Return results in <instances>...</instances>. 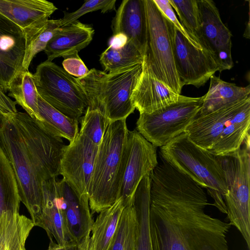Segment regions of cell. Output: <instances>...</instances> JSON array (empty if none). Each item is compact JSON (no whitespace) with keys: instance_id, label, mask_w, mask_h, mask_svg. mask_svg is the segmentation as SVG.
<instances>
[{"instance_id":"6da1fadb","label":"cell","mask_w":250,"mask_h":250,"mask_svg":"<svg viewBox=\"0 0 250 250\" xmlns=\"http://www.w3.org/2000/svg\"><path fill=\"white\" fill-rule=\"evenodd\" d=\"M203 188L167 162L151 173L149 227L152 250H229V223L205 211Z\"/></svg>"},{"instance_id":"7a4b0ae2","label":"cell","mask_w":250,"mask_h":250,"mask_svg":"<svg viewBox=\"0 0 250 250\" xmlns=\"http://www.w3.org/2000/svg\"><path fill=\"white\" fill-rule=\"evenodd\" d=\"M65 146L25 112L0 116V148L13 169L21 202L35 226L41 215L42 183L61 175Z\"/></svg>"},{"instance_id":"3957f363","label":"cell","mask_w":250,"mask_h":250,"mask_svg":"<svg viewBox=\"0 0 250 250\" xmlns=\"http://www.w3.org/2000/svg\"><path fill=\"white\" fill-rule=\"evenodd\" d=\"M128 131L126 120L112 123L99 145L88 194L92 214L111 206L120 198Z\"/></svg>"},{"instance_id":"277c9868","label":"cell","mask_w":250,"mask_h":250,"mask_svg":"<svg viewBox=\"0 0 250 250\" xmlns=\"http://www.w3.org/2000/svg\"><path fill=\"white\" fill-rule=\"evenodd\" d=\"M161 158L206 188L213 205L227 214L224 196L227 185L220 156L196 145L185 132L160 148Z\"/></svg>"},{"instance_id":"5b68a950","label":"cell","mask_w":250,"mask_h":250,"mask_svg":"<svg viewBox=\"0 0 250 250\" xmlns=\"http://www.w3.org/2000/svg\"><path fill=\"white\" fill-rule=\"evenodd\" d=\"M142 70L135 64L106 73L92 68L76 78L83 90L88 107L100 110L110 124L127 117L135 109L131 96Z\"/></svg>"},{"instance_id":"8992f818","label":"cell","mask_w":250,"mask_h":250,"mask_svg":"<svg viewBox=\"0 0 250 250\" xmlns=\"http://www.w3.org/2000/svg\"><path fill=\"white\" fill-rule=\"evenodd\" d=\"M250 137L233 154L220 156L227 190L224 196L227 219L240 231L250 249Z\"/></svg>"},{"instance_id":"52a82bcc","label":"cell","mask_w":250,"mask_h":250,"mask_svg":"<svg viewBox=\"0 0 250 250\" xmlns=\"http://www.w3.org/2000/svg\"><path fill=\"white\" fill-rule=\"evenodd\" d=\"M33 76L39 95L64 115L79 121L88 107V100L77 79L48 60L37 66Z\"/></svg>"},{"instance_id":"ba28073f","label":"cell","mask_w":250,"mask_h":250,"mask_svg":"<svg viewBox=\"0 0 250 250\" xmlns=\"http://www.w3.org/2000/svg\"><path fill=\"white\" fill-rule=\"evenodd\" d=\"M146 48L145 56L155 77L178 94L183 86L177 73L167 20L153 0H144Z\"/></svg>"},{"instance_id":"9c48e42d","label":"cell","mask_w":250,"mask_h":250,"mask_svg":"<svg viewBox=\"0 0 250 250\" xmlns=\"http://www.w3.org/2000/svg\"><path fill=\"white\" fill-rule=\"evenodd\" d=\"M201 106V97H191L151 113L140 114L137 130L154 146L161 147L185 132Z\"/></svg>"},{"instance_id":"30bf717a","label":"cell","mask_w":250,"mask_h":250,"mask_svg":"<svg viewBox=\"0 0 250 250\" xmlns=\"http://www.w3.org/2000/svg\"><path fill=\"white\" fill-rule=\"evenodd\" d=\"M167 20L174 64L182 85L197 88L204 85L219 72L218 65L209 53L193 45Z\"/></svg>"},{"instance_id":"8fae6325","label":"cell","mask_w":250,"mask_h":250,"mask_svg":"<svg viewBox=\"0 0 250 250\" xmlns=\"http://www.w3.org/2000/svg\"><path fill=\"white\" fill-rule=\"evenodd\" d=\"M158 164L156 147L137 130L129 131L119 195L125 207L133 204L140 182L146 174L152 172Z\"/></svg>"},{"instance_id":"7c38bea8","label":"cell","mask_w":250,"mask_h":250,"mask_svg":"<svg viewBox=\"0 0 250 250\" xmlns=\"http://www.w3.org/2000/svg\"><path fill=\"white\" fill-rule=\"evenodd\" d=\"M200 19V42L214 59L219 72L233 66L230 30L222 21L215 3L211 0H197Z\"/></svg>"},{"instance_id":"4fadbf2b","label":"cell","mask_w":250,"mask_h":250,"mask_svg":"<svg viewBox=\"0 0 250 250\" xmlns=\"http://www.w3.org/2000/svg\"><path fill=\"white\" fill-rule=\"evenodd\" d=\"M99 146L79 132L74 140L64 148L61 175L81 196L88 195Z\"/></svg>"},{"instance_id":"5bb4252c","label":"cell","mask_w":250,"mask_h":250,"mask_svg":"<svg viewBox=\"0 0 250 250\" xmlns=\"http://www.w3.org/2000/svg\"><path fill=\"white\" fill-rule=\"evenodd\" d=\"M57 181L56 177L42 183L41 215L35 226L43 229L49 239L53 237L58 244L67 250L75 249L78 244L72 238L67 226L64 205Z\"/></svg>"},{"instance_id":"9a60e30c","label":"cell","mask_w":250,"mask_h":250,"mask_svg":"<svg viewBox=\"0 0 250 250\" xmlns=\"http://www.w3.org/2000/svg\"><path fill=\"white\" fill-rule=\"evenodd\" d=\"M24 53L23 31L0 14V86L6 92L24 71Z\"/></svg>"},{"instance_id":"2e32d148","label":"cell","mask_w":250,"mask_h":250,"mask_svg":"<svg viewBox=\"0 0 250 250\" xmlns=\"http://www.w3.org/2000/svg\"><path fill=\"white\" fill-rule=\"evenodd\" d=\"M191 97L178 94L158 80L144 55L142 70L131 96L140 114H149Z\"/></svg>"},{"instance_id":"e0dca14e","label":"cell","mask_w":250,"mask_h":250,"mask_svg":"<svg viewBox=\"0 0 250 250\" xmlns=\"http://www.w3.org/2000/svg\"><path fill=\"white\" fill-rule=\"evenodd\" d=\"M58 187L64 203V213L69 232L77 244L91 233L94 220L88 195L81 196L64 178L58 179Z\"/></svg>"},{"instance_id":"ac0fdd59","label":"cell","mask_w":250,"mask_h":250,"mask_svg":"<svg viewBox=\"0 0 250 250\" xmlns=\"http://www.w3.org/2000/svg\"><path fill=\"white\" fill-rule=\"evenodd\" d=\"M250 98L209 114L197 116L185 132L196 145L210 150L229 120Z\"/></svg>"},{"instance_id":"d6986e66","label":"cell","mask_w":250,"mask_h":250,"mask_svg":"<svg viewBox=\"0 0 250 250\" xmlns=\"http://www.w3.org/2000/svg\"><path fill=\"white\" fill-rule=\"evenodd\" d=\"M113 35L122 33L145 55L146 24L144 0H124L112 21Z\"/></svg>"},{"instance_id":"ffe728a7","label":"cell","mask_w":250,"mask_h":250,"mask_svg":"<svg viewBox=\"0 0 250 250\" xmlns=\"http://www.w3.org/2000/svg\"><path fill=\"white\" fill-rule=\"evenodd\" d=\"M56 10L45 0H0V14L23 31L46 21Z\"/></svg>"},{"instance_id":"44dd1931","label":"cell","mask_w":250,"mask_h":250,"mask_svg":"<svg viewBox=\"0 0 250 250\" xmlns=\"http://www.w3.org/2000/svg\"><path fill=\"white\" fill-rule=\"evenodd\" d=\"M94 32L91 26L79 21L61 26L44 50L47 60L52 62L55 58L78 52L90 43Z\"/></svg>"},{"instance_id":"7402d4cb","label":"cell","mask_w":250,"mask_h":250,"mask_svg":"<svg viewBox=\"0 0 250 250\" xmlns=\"http://www.w3.org/2000/svg\"><path fill=\"white\" fill-rule=\"evenodd\" d=\"M250 98L229 120L209 151L218 156H229L238 150L250 135Z\"/></svg>"},{"instance_id":"603a6c76","label":"cell","mask_w":250,"mask_h":250,"mask_svg":"<svg viewBox=\"0 0 250 250\" xmlns=\"http://www.w3.org/2000/svg\"><path fill=\"white\" fill-rule=\"evenodd\" d=\"M249 97L250 85L239 86L214 75L210 78L208 92L201 97V106L197 116L209 114Z\"/></svg>"},{"instance_id":"cb8c5ba5","label":"cell","mask_w":250,"mask_h":250,"mask_svg":"<svg viewBox=\"0 0 250 250\" xmlns=\"http://www.w3.org/2000/svg\"><path fill=\"white\" fill-rule=\"evenodd\" d=\"M35 227L19 212L7 211L0 217V250H26V240Z\"/></svg>"},{"instance_id":"d4e9b609","label":"cell","mask_w":250,"mask_h":250,"mask_svg":"<svg viewBox=\"0 0 250 250\" xmlns=\"http://www.w3.org/2000/svg\"><path fill=\"white\" fill-rule=\"evenodd\" d=\"M38 107L42 121L35 122L43 131L51 136L65 138L69 143L74 140L79 132L78 121L64 115L39 94Z\"/></svg>"},{"instance_id":"484cf974","label":"cell","mask_w":250,"mask_h":250,"mask_svg":"<svg viewBox=\"0 0 250 250\" xmlns=\"http://www.w3.org/2000/svg\"><path fill=\"white\" fill-rule=\"evenodd\" d=\"M124 208L120 197L111 206L99 212L91 231L93 250H109Z\"/></svg>"},{"instance_id":"4316f807","label":"cell","mask_w":250,"mask_h":250,"mask_svg":"<svg viewBox=\"0 0 250 250\" xmlns=\"http://www.w3.org/2000/svg\"><path fill=\"white\" fill-rule=\"evenodd\" d=\"M151 181V174H146L134 196L133 204L137 217L136 250H152L149 227Z\"/></svg>"},{"instance_id":"83f0119b","label":"cell","mask_w":250,"mask_h":250,"mask_svg":"<svg viewBox=\"0 0 250 250\" xmlns=\"http://www.w3.org/2000/svg\"><path fill=\"white\" fill-rule=\"evenodd\" d=\"M8 96L15 100L36 122L42 121L38 107V93L33 74L23 71L15 80Z\"/></svg>"},{"instance_id":"f1b7e54d","label":"cell","mask_w":250,"mask_h":250,"mask_svg":"<svg viewBox=\"0 0 250 250\" xmlns=\"http://www.w3.org/2000/svg\"><path fill=\"white\" fill-rule=\"evenodd\" d=\"M62 26L61 19L46 21L23 31L25 53L22 63L24 70H28L34 57L44 51L48 43Z\"/></svg>"},{"instance_id":"f546056e","label":"cell","mask_w":250,"mask_h":250,"mask_svg":"<svg viewBox=\"0 0 250 250\" xmlns=\"http://www.w3.org/2000/svg\"><path fill=\"white\" fill-rule=\"evenodd\" d=\"M21 202L14 172L0 148V217L5 212H19Z\"/></svg>"},{"instance_id":"4dcf8cb0","label":"cell","mask_w":250,"mask_h":250,"mask_svg":"<svg viewBox=\"0 0 250 250\" xmlns=\"http://www.w3.org/2000/svg\"><path fill=\"white\" fill-rule=\"evenodd\" d=\"M144 55L128 40L122 48L116 49L109 46L101 55L100 62L108 72L135 64H142Z\"/></svg>"},{"instance_id":"1f68e13d","label":"cell","mask_w":250,"mask_h":250,"mask_svg":"<svg viewBox=\"0 0 250 250\" xmlns=\"http://www.w3.org/2000/svg\"><path fill=\"white\" fill-rule=\"evenodd\" d=\"M136 213L132 204L124 208L108 250H136Z\"/></svg>"},{"instance_id":"d6a6232c","label":"cell","mask_w":250,"mask_h":250,"mask_svg":"<svg viewBox=\"0 0 250 250\" xmlns=\"http://www.w3.org/2000/svg\"><path fill=\"white\" fill-rule=\"evenodd\" d=\"M168 1L178 16L182 25L200 42V19L197 0H168Z\"/></svg>"},{"instance_id":"836d02e7","label":"cell","mask_w":250,"mask_h":250,"mask_svg":"<svg viewBox=\"0 0 250 250\" xmlns=\"http://www.w3.org/2000/svg\"><path fill=\"white\" fill-rule=\"evenodd\" d=\"M84 113L79 132L99 146L110 123L99 109L87 107Z\"/></svg>"},{"instance_id":"e575fe53","label":"cell","mask_w":250,"mask_h":250,"mask_svg":"<svg viewBox=\"0 0 250 250\" xmlns=\"http://www.w3.org/2000/svg\"><path fill=\"white\" fill-rule=\"evenodd\" d=\"M116 0H86L82 6L76 11L71 13L65 12L61 19L62 26L71 23L83 15L101 10L105 13L115 9Z\"/></svg>"},{"instance_id":"d590c367","label":"cell","mask_w":250,"mask_h":250,"mask_svg":"<svg viewBox=\"0 0 250 250\" xmlns=\"http://www.w3.org/2000/svg\"><path fill=\"white\" fill-rule=\"evenodd\" d=\"M153 1L165 17L172 23L175 28L179 31L190 43L197 48L205 50L203 48L200 42L191 35L182 25L176 16L175 13L169 2L168 0H153Z\"/></svg>"},{"instance_id":"8d00e7d4","label":"cell","mask_w":250,"mask_h":250,"mask_svg":"<svg viewBox=\"0 0 250 250\" xmlns=\"http://www.w3.org/2000/svg\"><path fill=\"white\" fill-rule=\"evenodd\" d=\"M64 58L63 68L71 76L79 78L85 76L88 72V69L79 56L78 52H75Z\"/></svg>"},{"instance_id":"74e56055","label":"cell","mask_w":250,"mask_h":250,"mask_svg":"<svg viewBox=\"0 0 250 250\" xmlns=\"http://www.w3.org/2000/svg\"><path fill=\"white\" fill-rule=\"evenodd\" d=\"M16 103L6 94L0 86V116L15 114L18 112Z\"/></svg>"},{"instance_id":"f35d334b","label":"cell","mask_w":250,"mask_h":250,"mask_svg":"<svg viewBox=\"0 0 250 250\" xmlns=\"http://www.w3.org/2000/svg\"><path fill=\"white\" fill-rule=\"evenodd\" d=\"M127 37L122 33L113 35L109 42V46L114 49H118L124 47L127 42Z\"/></svg>"},{"instance_id":"ab89813d","label":"cell","mask_w":250,"mask_h":250,"mask_svg":"<svg viewBox=\"0 0 250 250\" xmlns=\"http://www.w3.org/2000/svg\"><path fill=\"white\" fill-rule=\"evenodd\" d=\"M76 250H93L90 239V233L84 237L78 244Z\"/></svg>"},{"instance_id":"60d3db41","label":"cell","mask_w":250,"mask_h":250,"mask_svg":"<svg viewBox=\"0 0 250 250\" xmlns=\"http://www.w3.org/2000/svg\"><path fill=\"white\" fill-rule=\"evenodd\" d=\"M50 243L48 248L47 250H67L64 247L59 245L57 243L53 241L52 238H50Z\"/></svg>"},{"instance_id":"b9f144b4","label":"cell","mask_w":250,"mask_h":250,"mask_svg":"<svg viewBox=\"0 0 250 250\" xmlns=\"http://www.w3.org/2000/svg\"></svg>"}]
</instances>
